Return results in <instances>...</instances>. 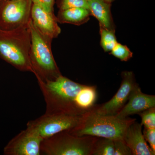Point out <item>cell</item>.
<instances>
[{
  "label": "cell",
  "instance_id": "1",
  "mask_svg": "<svg viewBox=\"0 0 155 155\" xmlns=\"http://www.w3.org/2000/svg\"><path fill=\"white\" fill-rule=\"evenodd\" d=\"M38 82L46 103L45 114L84 115L78 106V97L84 85L62 75L54 81Z\"/></svg>",
  "mask_w": 155,
  "mask_h": 155
},
{
  "label": "cell",
  "instance_id": "2",
  "mask_svg": "<svg viewBox=\"0 0 155 155\" xmlns=\"http://www.w3.org/2000/svg\"><path fill=\"white\" fill-rule=\"evenodd\" d=\"M136 120L129 117L122 119L116 115L99 114L93 109L84 115L79 125L67 130L76 136H91L115 140L123 139L127 127Z\"/></svg>",
  "mask_w": 155,
  "mask_h": 155
},
{
  "label": "cell",
  "instance_id": "3",
  "mask_svg": "<svg viewBox=\"0 0 155 155\" xmlns=\"http://www.w3.org/2000/svg\"><path fill=\"white\" fill-rule=\"evenodd\" d=\"M28 25L31 34L29 58L32 73L37 81L45 83L54 80L62 74L52 51L53 40L40 32L34 25L31 18Z\"/></svg>",
  "mask_w": 155,
  "mask_h": 155
},
{
  "label": "cell",
  "instance_id": "4",
  "mask_svg": "<svg viewBox=\"0 0 155 155\" xmlns=\"http://www.w3.org/2000/svg\"><path fill=\"white\" fill-rule=\"evenodd\" d=\"M30 45L28 22L13 30L0 29V58L19 71L32 72Z\"/></svg>",
  "mask_w": 155,
  "mask_h": 155
},
{
  "label": "cell",
  "instance_id": "5",
  "mask_svg": "<svg viewBox=\"0 0 155 155\" xmlns=\"http://www.w3.org/2000/svg\"><path fill=\"white\" fill-rule=\"evenodd\" d=\"M97 137L76 136L67 130H64L42 141L40 154L91 155L94 143Z\"/></svg>",
  "mask_w": 155,
  "mask_h": 155
},
{
  "label": "cell",
  "instance_id": "6",
  "mask_svg": "<svg viewBox=\"0 0 155 155\" xmlns=\"http://www.w3.org/2000/svg\"><path fill=\"white\" fill-rule=\"evenodd\" d=\"M83 116L63 113L45 114L37 119L29 121L26 126L43 140L61 131L75 128L80 124Z\"/></svg>",
  "mask_w": 155,
  "mask_h": 155
},
{
  "label": "cell",
  "instance_id": "7",
  "mask_svg": "<svg viewBox=\"0 0 155 155\" xmlns=\"http://www.w3.org/2000/svg\"><path fill=\"white\" fill-rule=\"evenodd\" d=\"M31 0H0V29L11 30L27 24Z\"/></svg>",
  "mask_w": 155,
  "mask_h": 155
},
{
  "label": "cell",
  "instance_id": "8",
  "mask_svg": "<svg viewBox=\"0 0 155 155\" xmlns=\"http://www.w3.org/2000/svg\"><path fill=\"white\" fill-rule=\"evenodd\" d=\"M42 138L26 127L13 137L4 149L5 155H40Z\"/></svg>",
  "mask_w": 155,
  "mask_h": 155
},
{
  "label": "cell",
  "instance_id": "9",
  "mask_svg": "<svg viewBox=\"0 0 155 155\" xmlns=\"http://www.w3.org/2000/svg\"><path fill=\"white\" fill-rule=\"evenodd\" d=\"M122 77L121 86L116 94L107 102L94 108L95 111L103 115H116L125 105L136 83L131 71H124Z\"/></svg>",
  "mask_w": 155,
  "mask_h": 155
},
{
  "label": "cell",
  "instance_id": "10",
  "mask_svg": "<svg viewBox=\"0 0 155 155\" xmlns=\"http://www.w3.org/2000/svg\"><path fill=\"white\" fill-rule=\"evenodd\" d=\"M31 18L35 26L45 36L53 40L61 34V28L54 13L32 4Z\"/></svg>",
  "mask_w": 155,
  "mask_h": 155
},
{
  "label": "cell",
  "instance_id": "11",
  "mask_svg": "<svg viewBox=\"0 0 155 155\" xmlns=\"http://www.w3.org/2000/svg\"><path fill=\"white\" fill-rule=\"evenodd\" d=\"M155 107V96L145 94L136 84L130 94L128 102L116 114L118 118L124 119L133 114H138L149 108Z\"/></svg>",
  "mask_w": 155,
  "mask_h": 155
},
{
  "label": "cell",
  "instance_id": "12",
  "mask_svg": "<svg viewBox=\"0 0 155 155\" xmlns=\"http://www.w3.org/2000/svg\"><path fill=\"white\" fill-rule=\"evenodd\" d=\"M142 125L136 120L126 129L123 140L130 148L133 155H154L145 139L142 130Z\"/></svg>",
  "mask_w": 155,
  "mask_h": 155
},
{
  "label": "cell",
  "instance_id": "13",
  "mask_svg": "<svg viewBox=\"0 0 155 155\" xmlns=\"http://www.w3.org/2000/svg\"><path fill=\"white\" fill-rule=\"evenodd\" d=\"M91 15L95 17L100 25L110 30L115 31L111 12V3L102 0H88Z\"/></svg>",
  "mask_w": 155,
  "mask_h": 155
},
{
  "label": "cell",
  "instance_id": "14",
  "mask_svg": "<svg viewBox=\"0 0 155 155\" xmlns=\"http://www.w3.org/2000/svg\"><path fill=\"white\" fill-rule=\"evenodd\" d=\"M90 13L88 9L84 8H72L59 10L57 21L61 23H70L81 25L88 21Z\"/></svg>",
  "mask_w": 155,
  "mask_h": 155
},
{
  "label": "cell",
  "instance_id": "15",
  "mask_svg": "<svg viewBox=\"0 0 155 155\" xmlns=\"http://www.w3.org/2000/svg\"><path fill=\"white\" fill-rule=\"evenodd\" d=\"M114 140L97 137L93 147L91 155H114Z\"/></svg>",
  "mask_w": 155,
  "mask_h": 155
},
{
  "label": "cell",
  "instance_id": "16",
  "mask_svg": "<svg viewBox=\"0 0 155 155\" xmlns=\"http://www.w3.org/2000/svg\"><path fill=\"white\" fill-rule=\"evenodd\" d=\"M101 45L105 52H110L118 43L115 31L110 30L100 25Z\"/></svg>",
  "mask_w": 155,
  "mask_h": 155
},
{
  "label": "cell",
  "instance_id": "17",
  "mask_svg": "<svg viewBox=\"0 0 155 155\" xmlns=\"http://www.w3.org/2000/svg\"><path fill=\"white\" fill-rule=\"evenodd\" d=\"M110 54L122 61H127L133 57V53L126 45L117 43Z\"/></svg>",
  "mask_w": 155,
  "mask_h": 155
},
{
  "label": "cell",
  "instance_id": "18",
  "mask_svg": "<svg viewBox=\"0 0 155 155\" xmlns=\"http://www.w3.org/2000/svg\"><path fill=\"white\" fill-rule=\"evenodd\" d=\"M141 117L140 124L144 127L155 129V107L149 108L137 114Z\"/></svg>",
  "mask_w": 155,
  "mask_h": 155
},
{
  "label": "cell",
  "instance_id": "19",
  "mask_svg": "<svg viewBox=\"0 0 155 155\" xmlns=\"http://www.w3.org/2000/svg\"><path fill=\"white\" fill-rule=\"evenodd\" d=\"M57 5L60 10L72 8H84L89 10L88 0H58Z\"/></svg>",
  "mask_w": 155,
  "mask_h": 155
},
{
  "label": "cell",
  "instance_id": "20",
  "mask_svg": "<svg viewBox=\"0 0 155 155\" xmlns=\"http://www.w3.org/2000/svg\"><path fill=\"white\" fill-rule=\"evenodd\" d=\"M114 140V155H131L132 152L123 139Z\"/></svg>",
  "mask_w": 155,
  "mask_h": 155
},
{
  "label": "cell",
  "instance_id": "21",
  "mask_svg": "<svg viewBox=\"0 0 155 155\" xmlns=\"http://www.w3.org/2000/svg\"><path fill=\"white\" fill-rule=\"evenodd\" d=\"M143 132L146 141L149 143L150 147L155 153V129L144 127Z\"/></svg>",
  "mask_w": 155,
  "mask_h": 155
},
{
  "label": "cell",
  "instance_id": "22",
  "mask_svg": "<svg viewBox=\"0 0 155 155\" xmlns=\"http://www.w3.org/2000/svg\"><path fill=\"white\" fill-rule=\"evenodd\" d=\"M32 4L37 5L51 13H54L55 0H31Z\"/></svg>",
  "mask_w": 155,
  "mask_h": 155
},
{
  "label": "cell",
  "instance_id": "23",
  "mask_svg": "<svg viewBox=\"0 0 155 155\" xmlns=\"http://www.w3.org/2000/svg\"><path fill=\"white\" fill-rule=\"evenodd\" d=\"M102 1L112 3L113 2H114V1H116V0H102Z\"/></svg>",
  "mask_w": 155,
  "mask_h": 155
}]
</instances>
